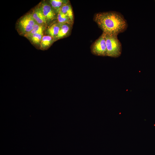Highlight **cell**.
I'll return each instance as SVG.
<instances>
[{
    "mask_svg": "<svg viewBox=\"0 0 155 155\" xmlns=\"http://www.w3.org/2000/svg\"><path fill=\"white\" fill-rule=\"evenodd\" d=\"M57 21L60 24H68L73 25V23L67 16L60 11L57 14Z\"/></svg>",
    "mask_w": 155,
    "mask_h": 155,
    "instance_id": "4fadbf2b",
    "label": "cell"
},
{
    "mask_svg": "<svg viewBox=\"0 0 155 155\" xmlns=\"http://www.w3.org/2000/svg\"><path fill=\"white\" fill-rule=\"evenodd\" d=\"M55 41L52 37L48 35L43 36L40 43L39 49L42 50H46Z\"/></svg>",
    "mask_w": 155,
    "mask_h": 155,
    "instance_id": "9c48e42d",
    "label": "cell"
},
{
    "mask_svg": "<svg viewBox=\"0 0 155 155\" xmlns=\"http://www.w3.org/2000/svg\"><path fill=\"white\" fill-rule=\"evenodd\" d=\"M105 34L106 56L115 58L119 57L121 54L122 45L118 38L117 36Z\"/></svg>",
    "mask_w": 155,
    "mask_h": 155,
    "instance_id": "7a4b0ae2",
    "label": "cell"
},
{
    "mask_svg": "<svg viewBox=\"0 0 155 155\" xmlns=\"http://www.w3.org/2000/svg\"><path fill=\"white\" fill-rule=\"evenodd\" d=\"M60 11L67 16L72 22H73V13L69 1L63 5Z\"/></svg>",
    "mask_w": 155,
    "mask_h": 155,
    "instance_id": "8fae6325",
    "label": "cell"
},
{
    "mask_svg": "<svg viewBox=\"0 0 155 155\" xmlns=\"http://www.w3.org/2000/svg\"><path fill=\"white\" fill-rule=\"evenodd\" d=\"M94 20L103 32L108 35L117 36L125 31L127 27L124 17L116 11L97 13L94 16Z\"/></svg>",
    "mask_w": 155,
    "mask_h": 155,
    "instance_id": "6da1fadb",
    "label": "cell"
},
{
    "mask_svg": "<svg viewBox=\"0 0 155 155\" xmlns=\"http://www.w3.org/2000/svg\"><path fill=\"white\" fill-rule=\"evenodd\" d=\"M43 36V34L35 33L27 34L24 36L28 38L33 44L39 48L40 43Z\"/></svg>",
    "mask_w": 155,
    "mask_h": 155,
    "instance_id": "30bf717a",
    "label": "cell"
},
{
    "mask_svg": "<svg viewBox=\"0 0 155 155\" xmlns=\"http://www.w3.org/2000/svg\"><path fill=\"white\" fill-rule=\"evenodd\" d=\"M46 20L48 25L57 21V14L49 3L43 1L38 6Z\"/></svg>",
    "mask_w": 155,
    "mask_h": 155,
    "instance_id": "5b68a950",
    "label": "cell"
},
{
    "mask_svg": "<svg viewBox=\"0 0 155 155\" xmlns=\"http://www.w3.org/2000/svg\"><path fill=\"white\" fill-rule=\"evenodd\" d=\"M69 1L64 0H50L49 2L54 11L57 14L63 5Z\"/></svg>",
    "mask_w": 155,
    "mask_h": 155,
    "instance_id": "7c38bea8",
    "label": "cell"
},
{
    "mask_svg": "<svg viewBox=\"0 0 155 155\" xmlns=\"http://www.w3.org/2000/svg\"><path fill=\"white\" fill-rule=\"evenodd\" d=\"M31 14L36 23L46 27L47 26L48 24L45 18L38 6L33 10Z\"/></svg>",
    "mask_w": 155,
    "mask_h": 155,
    "instance_id": "8992f818",
    "label": "cell"
},
{
    "mask_svg": "<svg viewBox=\"0 0 155 155\" xmlns=\"http://www.w3.org/2000/svg\"></svg>",
    "mask_w": 155,
    "mask_h": 155,
    "instance_id": "9a60e30c",
    "label": "cell"
},
{
    "mask_svg": "<svg viewBox=\"0 0 155 155\" xmlns=\"http://www.w3.org/2000/svg\"><path fill=\"white\" fill-rule=\"evenodd\" d=\"M72 25L68 24H61L58 34L54 39L55 41L69 35L71 33Z\"/></svg>",
    "mask_w": 155,
    "mask_h": 155,
    "instance_id": "52a82bcc",
    "label": "cell"
},
{
    "mask_svg": "<svg viewBox=\"0 0 155 155\" xmlns=\"http://www.w3.org/2000/svg\"><path fill=\"white\" fill-rule=\"evenodd\" d=\"M46 27L45 26L40 25L36 23L34 26L32 30L27 34H31L35 33L43 34V32L45 30H46Z\"/></svg>",
    "mask_w": 155,
    "mask_h": 155,
    "instance_id": "5bb4252c",
    "label": "cell"
},
{
    "mask_svg": "<svg viewBox=\"0 0 155 155\" xmlns=\"http://www.w3.org/2000/svg\"><path fill=\"white\" fill-rule=\"evenodd\" d=\"M91 51L93 54L96 55L107 56L105 34L103 32L93 43L92 46Z\"/></svg>",
    "mask_w": 155,
    "mask_h": 155,
    "instance_id": "277c9868",
    "label": "cell"
},
{
    "mask_svg": "<svg viewBox=\"0 0 155 155\" xmlns=\"http://www.w3.org/2000/svg\"><path fill=\"white\" fill-rule=\"evenodd\" d=\"M61 25V24L58 23L57 21H55L46 29V34L47 35L52 37L55 39L58 34Z\"/></svg>",
    "mask_w": 155,
    "mask_h": 155,
    "instance_id": "ba28073f",
    "label": "cell"
},
{
    "mask_svg": "<svg viewBox=\"0 0 155 155\" xmlns=\"http://www.w3.org/2000/svg\"><path fill=\"white\" fill-rule=\"evenodd\" d=\"M36 23L31 13H28L20 18L17 23V29L19 33L24 36L32 30Z\"/></svg>",
    "mask_w": 155,
    "mask_h": 155,
    "instance_id": "3957f363",
    "label": "cell"
}]
</instances>
